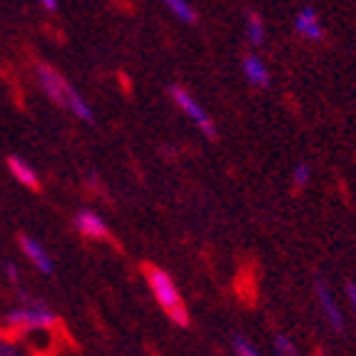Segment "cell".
<instances>
[{
	"label": "cell",
	"instance_id": "6da1fadb",
	"mask_svg": "<svg viewBox=\"0 0 356 356\" xmlns=\"http://www.w3.org/2000/svg\"><path fill=\"white\" fill-rule=\"evenodd\" d=\"M38 80H40V88L45 90V95H48L55 105L70 110L75 118L85 120V122H92V120H95V115H92V110H90L88 102L77 95L75 90H72V85L67 83L65 77L60 75L55 67L38 65Z\"/></svg>",
	"mask_w": 356,
	"mask_h": 356
},
{
	"label": "cell",
	"instance_id": "7a4b0ae2",
	"mask_svg": "<svg viewBox=\"0 0 356 356\" xmlns=\"http://www.w3.org/2000/svg\"><path fill=\"white\" fill-rule=\"evenodd\" d=\"M143 274L147 277L149 286H152V294H154V299H157V304L162 307V312H165L175 324H182L184 327V324L190 321V316H187L184 302H182V297H179L175 282L170 280V274H167L165 269L149 264V261L143 264Z\"/></svg>",
	"mask_w": 356,
	"mask_h": 356
},
{
	"label": "cell",
	"instance_id": "3957f363",
	"mask_svg": "<svg viewBox=\"0 0 356 356\" xmlns=\"http://www.w3.org/2000/svg\"><path fill=\"white\" fill-rule=\"evenodd\" d=\"M170 95H172V100L177 102V107L182 110V113H187L192 120H195V125L204 132V137H209V140H217V127H214L212 118L204 113L202 107L197 105L195 97H192L187 90L179 88V85H172V88H170Z\"/></svg>",
	"mask_w": 356,
	"mask_h": 356
},
{
	"label": "cell",
	"instance_id": "277c9868",
	"mask_svg": "<svg viewBox=\"0 0 356 356\" xmlns=\"http://www.w3.org/2000/svg\"><path fill=\"white\" fill-rule=\"evenodd\" d=\"M8 321L23 329H42V327H53L55 314L48 307H42V304H30V307L18 309V312H10Z\"/></svg>",
	"mask_w": 356,
	"mask_h": 356
},
{
	"label": "cell",
	"instance_id": "5b68a950",
	"mask_svg": "<svg viewBox=\"0 0 356 356\" xmlns=\"http://www.w3.org/2000/svg\"><path fill=\"white\" fill-rule=\"evenodd\" d=\"M75 227L80 229V234L88 237V239H110V229H107V225L97 217L95 212H88V209L77 212Z\"/></svg>",
	"mask_w": 356,
	"mask_h": 356
},
{
	"label": "cell",
	"instance_id": "8992f818",
	"mask_svg": "<svg viewBox=\"0 0 356 356\" xmlns=\"http://www.w3.org/2000/svg\"><path fill=\"white\" fill-rule=\"evenodd\" d=\"M20 250H23V254L28 257V259L33 261L40 272L53 274V259H50L48 252L42 250L40 242H35L33 237H20Z\"/></svg>",
	"mask_w": 356,
	"mask_h": 356
},
{
	"label": "cell",
	"instance_id": "52a82bcc",
	"mask_svg": "<svg viewBox=\"0 0 356 356\" xmlns=\"http://www.w3.org/2000/svg\"><path fill=\"white\" fill-rule=\"evenodd\" d=\"M297 30L309 40H321V35H324V28H321L319 18H316V13L312 8H304L297 15Z\"/></svg>",
	"mask_w": 356,
	"mask_h": 356
},
{
	"label": "cell",
	"instance_id": "ba28073f",
	"mask_svg": "<svg viewBox=\"0 0 356 356\" xmlns=\"http://www.w3.org/2000/svg\"><path fill=\"white\" fill-rule=\"evenodd\" d=\"M242 70H244V75H247V80H250L252 85H261V88H264V85L269 83L267 67H264V63H261L257 55H244Z\"/></svg>",
	"mask_w": 356,
	"mask_h": 356
},
{
	"label": "cell",
	"instance_id": "9c48e42d",
	"mask_svg": "<svg viewBox=\"0 0 356 356\" xmlns=\"http://www.w3.org/2000/svg\"><path fill=\"white\" fill-rule=\"evenodd\" d=\"M316 294H319L321 309H324V314L329 316L332 327L337 329V332H341V329H344V324H341V312L337 309V304H334V297L329 294V289H327V284H324V282H319V284H316Z\"/></svg>",
	"mask_w": 356,
	"mask_h": 356
},
{
	"label": "cell",
	"instance_id": "30bf717a",
	"mask_svg": "<svg viewBox=\"0 0 356 356\" xmlns=\"http://www.w3.org/2000/svg\"><path fill=\"white\" fill-rule=\"evenodd\" d=\"M8 165H10V172L15 175V179L23 182L25 187H30V190H38V187H40V184H38V175L33 172V167H30L28 162H23L20 157H10Z\"/></svg>",
	"mask_w": 356,
	"mask_h": 356
},
{
	"label": "cell",
	"instance_id": "8fae6325",
	"mask_svg": "<svg viewBox=\"0 0 356 356\" xmlns=\"http://www.w3.org/2000/svg\"><path fill=\"white\" fill-rule=\"evenodd\" d=\"M247 35H250V40L254 42V45H261L264 38H267V33H264V23H261V18L259 15H254V13L247 15Z\"/></svg>",
	"mask_w": 356,
	"mask_h": 356
},
{
	"label": "cell",
	"instance_id": "7c38bea8",
	"mask_svg": "<svg viewBox=\"0 0 356 356\" xmlns=\"http://www.w3.org/2000/svg\"><path fill=\"white\" fill-rule=\"evenodd\" d=\"M165 6L170 8V10H172L179 20H184V23H195V20H197L195 10L190 8V3H187V0H165Z\"/></svg>",
	"mask_w": 356,
	"mask_h": 356
},
{
	"label": "cell",
	"instance_id": "4fadbf2b",
	"mask_svg": "<svg viewBox=\"0 0 356 356\" xmlns=\"http://www.w3.org/2000/svg\"><path fill=\"white\" fill-rule=\"evenodd\" d=\"M234 351H237V354H244V356H254L257 354V349L247 344V339H244L242 334H234Z\"/></svg>",
	"mask_w": 356,
	"mask_h": 356
},
{
	"label": "cell",
	"instance_id": "5bb4252c",
	"mask_svg": "<svg viewBox=\"0 0 356 356\" xmlns=\"http://www.w3.org/2000/svg\"><path fill=\"white\" fill-rule=\"evenodd\" d=\"M309 177H312V170H309L307 165H297V170H294V184H297V187H304V184L309 182Z\"/></svg>",
	"mask_w": 356,
	"mask_h": 356
},
{
	"label": "cell",
	"instance_id": "9a60e30c",
	"mask_svg": "<svg viewBox=\"0 0 356 356\" xmlns=\"http://www.w3.org/2000/svg\"><path fill=\"white\" fill-rule=\"evenodd\" d=\"M274 349L280 351V354H297V349H294V346H291V341L286 337H277L274 339Z\"/></svg>",
	"mask_w": 356,
	"mask_h": 356
},
{
	"label": "cell",
	"instance_id": "2e32d148",
	"mask_svg": "<svg viewBox=\"0 0 356 356\" xmlns=\"http://www.w3.org/2000/svg\"><path fill=\"white\" fill-rule=\"evenodd\" d=\"M6 274H8V280L10 282H18V269L13 267V264H6Z\"/></svg>",
	"mask_w": 356,
	"mask_h": 356
},
{
	"label": "cell",
	"instance_id": "e0dca14e",
	"mask_svg": "<svg viewBox=\"0 0 356 356\" xmlns=\"http://www.w3.org/2000/svg\"><path fill=\"white\" fill-rule=\"evenodd\" d=\"M349 299L354 304V312H356V286H349Z\"/></svg>",
	"mask_w": 356,
	"mask_h": 356
},
{
	"label": "cell",
	"instance_id": "ac0fdd59",
	"mask_svg": "<svg viewBox=\"0 0 356 356\" xmlns=\"http://www.w3.org/2000/svg\"><path fill=\"white\" fill-rule=\"evenodd\" d=\"M42 6L48 8V10H53V8L58 6V0H42Z\"/></svg>",
	"mask_w": 356,
	"mask_h": 356
}]
</instances>
